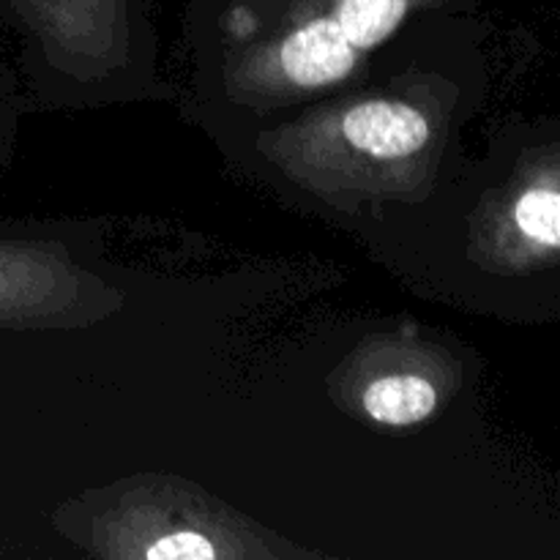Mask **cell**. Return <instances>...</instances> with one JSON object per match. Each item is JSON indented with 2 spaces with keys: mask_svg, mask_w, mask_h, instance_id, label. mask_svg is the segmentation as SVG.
Segmentation results:
<instances>
[{
  "mask_svg": "<svg viewBox=\"0 0 560 560\" xmlns=\"http://www.w3.org/2000/svg\"><path fill=\"white\" fill-rule=\"evenodd\" d=\"M342 135L355 151L377 159H397L424 145L430 137V124L410 104L366 102L345 115Z\"/></svg>",
  "mask_w": 560,
  "mask_h": 560,
  "instance_id": "cell-2",
  "label": "cell"
},
{
  "mask_svg": "<svg viewBox=\"0 0 560 560\" xmlns=\"http://www.w3.org/2000/svg\"><path fill=\"white\" fill-rule=\"evenodd\" d=\"M435 408V386L419 375L381 377L364 392L366 416L386 427H413Z\"/></svg>",
  "mask_w": 560,
  "mask_h": 560,
  "instance_id": "cell-3",
  "label": "cell"
},
{
  "mask_svg": "<svg viewBox=\"0 0 560 560\" xmlns=\"http://www.w3.org/2000/svg\"><path fill=\"white\" fill-rule=\"evenodd\" d=\"M145 558L151 560H175V558H219V550L208 536L195 534V530H175V534H164L153 541L145 550Z\"/></svg>",
  "mask_w": 560,
  "mask_h": 560,
  "instance_id": "cell-5",
  "label": "cell"
},
{
  "mask_svg": "<svg viewBox=\"0 0 560 560\" xmlns=\"http://www.w3.org/2000/svg\"><path fill=\"white\" fill-rule=\"evenodd\" d=\"M558 217L560 197L556 186H534L514 206V224L520 228V233L547 249H558L560 244Z\"/></svg>",
  "mask_w": 560,
  "mask_h": 560,
  "instance_id": "cell-4",
  "label": "cell"
},
{
  "mask_svg": "<svg viewBox=\"0 0 560 560\" xmlns=\"http://www.w3.org/2000/svg\"><path fill=\"white\" fill-rule=\"evenodd\" d=\"M279 60L295 85L323 88L345 80L359 58L337 20L331 14H315L288 33Z\"/></svg>",
  "mask_w": 560,
  "mask_h": 560,
  "instance_id": "cell-1",
  "label": "cell"
}]
</instances>
